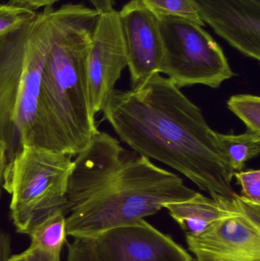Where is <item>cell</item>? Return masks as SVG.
Masks as SVG:
<instances>
[{
  "instance_id": "cell-1",
  "label": "cell",
  "mask_w": 260,
  "mask_h": 261,
  "mask_svg": "<svg viewBox=\"0 0 260 261\" xmlns=\"http://www.w3.org/2000/svg\"><path fill=\"white\" fill-rule=\"evenodd\" d=\"M104 118L142 156L175 169L214 199H234V170L201 109L155 73L131 90H114Z\"/></svg>"
},
{
  "instance_id": "cell-2",
  "label": "cell",
  "mask_w": 260,
  "mask_h": 261,
  "mask_svg": "<svg viewBox=\"0 0 260 261\" xmlns=\"http://www.w3.org/2000/svg\"><path fill=\"white\" fill-rule=\"evenodd\" d=\"M66 193L67 236L92 239L187 200L196 191L178 175L98 132L73 161Z\"/></svg>"
},
{
  "instance_id": "cell-3",
  "label": "cell",
  "mask_w": 260,
  "mask_h": 261,
  "mask_svg": "<svg viewBox=\"0 0 260 261\" xmlns=\"http://www.w3.org/2000/svg\"><path fill=\"white\" fill-rule=\"evenodd\" d=\"M67 4L52 12V42L41 73L39 109L50 150L77 155L99 132L90 102L88 57L99 17Z\"/></svg>"
},
{
  "instance_id": "cell-4",
  "label": "cell",
  "mask_w": 260,
  "mask_h": 261,
  "mask_svg": "<svg viewBox=\"0 0 260 261\" xmlns=\"http://www.w3.org/2000/svg\"><path fill=\"white\" fill-rule=\"evenodd\" d=\"M73 164L71 155L27 146L6 164L3 188L12 196L10 215L18 232L27 234L56 210L65 213Z\"/></svg>"
},
{
  "instance_id": "cell-5",
  "label": "cell",
  "mask_w": 260,
  "mask_h": 261,
  "mask_svg": "<svg viewBox=\"0 0 260 261\" xmlns=\"http://www.w3.org/2000/svg\"><path fill=\"white\" fill-rule=\"evenodd\" d=\"M163 56L158 73L167 75L179 88L194 85L218 89L235 76L221 46L186 18H158Z\"/></svg>"
},
{
  "instance_id": "cell-6",
  "label": "cell",
  "mask_w": 260,
  "mask_h": 261,
  "mask_svg": "<svg viewBox=\"0 0 260 261\" xmlns=\"http://www.w3.org/2000/svg\"><path fill=\"white\" fill-rule=\"evenodd\" d=\"M240 210L195 236H186L197 261H260V204L238 196Z\"/></svg>"
},
{
  "instance_id": "cell-7",
  "label": "cell",
  "mask_w": 260,
  "mask_h": 261,
  "mask_svg": "<svg viewBox=\"0 0 260 261\" xmlns=\"http://www.w3.org/2000/svg\"><path fill=\"white\" fill-rule=\"evenodd\" d=\"M52 7L37 14L27 39L15 114V129L21 147L50 150L40 116L41 73L52 42Z\"/></svg>"
},
{
  "instance_id": "cell-8",
  "label": "cell",
  "mask_w": 260,
  "mask_h": 261,
  "mask_svg": "<svg viewBox=\"0 0 260 261\" xmlns=\"http://www.w3.org/2000/svg\"><path fill=\"white\" fill-rule=\"evenodd\" d=\"M126 67L128 55L119 12L99 13L88 57L89 90L95 116L103 111Z\"/></svg>"
},
{
  "instance_id": "cell-9",
  "label": "cell",
  "mask_w": 260,
  "mask_h": 261,
  "mask_svg": "<svg viewBox=\"0 0 260 261\" xmlns=\"http://www.w3.org/2000/svg\"><path fill=\"white\" fill-rule=\"evenodd\" d=\"M100 261H184L185 248L143 219L90 239Z\"/></svg>"
},
{
  "instance_id": "cell-10",
  "label": "cell",
  "mask_w": 260,
  "mask_h": 261,
  "mask_svg": "<svg viewBox=\"0 0 260 261\" xmlns=\"http://www.w3.org/2000/svg\"><path fill=\"white\" fill-rule=\"evenodd\" d=\"M35 19L0 36V140L4 143L6 164L23 149L15 129V114L26 44Z\"/></svg>"
},
{
  "instance_id": "cell-11",
  "label": "cell",
  "mask_w": 260,
  "mask_h": 261,
  "mask_svg": "<svg viewBox=\"0 0 260 261\" xmlns=\"http://www.w3.org/2000/svg\"><path fill=\"white\" fill-rule=\"evenodd\" d=\"M198 16L232 47L260 60V0H192Z\"/></svg>"
},
{
  "instance_id": "cell-12",
  "label": "cell",
  "mask_w": 260,
  "mask_h": 261,
  "mask_svg": "<svg viewBox=\"0 0 260 261\" xmlns=\"http://www.w3.org/2000/svg\"><path fill=\"white\" fill-rule=\"evenodd\" d=\"M119 13L134 87L158 73L163 56L158 18L139 0H131Z\"/></svg>"
},
{
  "instance_id": "cell-13",
  "label": "cell",
  "mask_w": 260,
  "mask_h": 261,
  "mask_svg": "<svg viewBox=\"0 0 260 261\" xmlns=\"http://www.w3.org/2000/svg\"><path fill=\"white\" fill-rule=\"evenodd\" d=\"M238 194L234 199H214L196 192L187 200L166 204L164 208L177 222L186 236H195L212 223L240 210Z\"/></svg>"
},
{
  "instance_id": "cell-14",
  "label": "cell",
  "mask_w": 260,
  "mask_h": 261,
  "mask_svg": "<svg viewBox=\"0 0 260 261\" xmlns=\"http://www.w3.org/2000/svg\"><path fill=\"white\" fill-rule=\"evenodd\" d=\"M220 150L227 158L234 171H241L246 163L259 154L260 134L249 132L241 135L221 134L213 130Z\"/></svg>"
},
{
  "instance_id": "cell-15",
  "label": "cell",
  "mask_w": 260,
  "mask_h": 261,
  "mask_svg": "<svg viewBox=\"0 0 260 261\" xmlns=\"http://www.w3.org/2000/svg\"><path fill=\"white\" fill-rule=\"evenodd\" d=\"M27 234L32 240L30 246L61 254L67 236L64 210H56L46 216L35 224Z\"/></svg>"
},
{
  "instance_id": "cell-16",
  "label": "cell",
  "mask_w": 260,
  "mask_h": 261,
  "mask_svg": "<svg viewBox=\"0 0 260 261\" xmlns=\"http://www.w3.org/2000/svg\"><path fill=\"white\" fill-rule=\"evenodd\" d=\"M157 18L175 16L186 18L201 26L205 23L198 16L192 0H139Z\"/></svg>"
},
{
  "instance_id": "cell-17",
  "label": "cell",
  "mask_w": 260,
  "mask_h": 261,
  "mask_svg": "<svg viewBox=\"0 0 260 261\" xmlns=\"http://www.w3.org/2000/svg\"><path fill=\"white\" fill-rule=\"evenodd\" d=\"M229 110L247 126V130L260 134V98L251 94L232 96L227 101Z\"/></svg>"
},
{
  "instance_id": "cell-18",
  "label": "cell",
  "mask_w": 260,
  "mask_h": 261,
  "mask_svg": "<svg viewBox=\"0 0 260 261\" xmlns=\"http://www.w3.org/2000/svg\"><path fill=\"white\" fill-rule=\"evenodd\" d=\"M37 14L33 9L13 3L0 5V36L33 21Z\"/></svg>"
},
{
  "instance_id": "cell-19",
  "label": "cell",
  "mask_w": 260,
  "mask_h": 261,
  "mask_svg": "<svg viewBox=\"0 0 260 261\" xmlns=\"http://www.w3.org/2000/svg\"><path fill=\"white\" fill-rule=\"evenodd\" d=\"M237 184L241 187V196L260 204V170H241L234 172Z\"/></svg>"
},
{
  "instance_id": "cell-20",
  "label": "cell",
  "mask_w": 260,
  "mask_h": 261,
  "mask_svg": "<svg viewBox=\"0 0 260 261\" xmlns=\"http://www.w3.org/2000/svg\"><path fill=\"white\" fill-rule=\"evenodd\" d=\"M67 261H100L90 239H74L67 244Z\"/></svg>"
},
{
  "instance_id": "cell-21",
  "label": "cell",
  "mask_w": 260,
  "mask_h": 261,
  "mask_svg": "<svg viewBox=\"0 0 260 261\" xmlns=\"http://www.w3.org/2000/svg\"><path fill=\"white\" fill-rule=\"evenodd\" d=\"M25 261H61V254L30 246L22 253Z\"/></svg>"
},
{
  "instance_id": "cell-22",
  "label": "cell",
  "mask_w": 260,
  "mask_h": 261,
  "mask_svg": "<svg viewBox=\"0 0 260 261\" xmlns=\"http://www.w3.org/2000/svg\"><path fill=\"white\" fill-rule=\"evenodd\" d=\"M56 2H58V0H10L11 3L24 6L33 10L42 7H52Z\"/></svg>"
},
{
  "instance_id": "cell-23",
  "label": "cell",
  "mask_w": 260,
  "mask_h": 261,
  "mask_svg": "<svg viewBox=\"0 0 260 261\" xmlns=\"http://www.w3.org/2000/svg\"><path fill=\"white\" fill-rule=\"evenodd\" d=\"M10 256V236L0 230V261H8Z\"/></svg>"
},
{
  "instance_id": "cell-24",
  "label": "cell",
  "mask_w": 260,
  "mask_h": 261,
  "mask_svg": "<svg viewBox=\"0 0 260 261\" xmlns=\"http://www.w3.org/2000/svg\"><path fill=\"white\" fill-rule=\"evenodd\" d=\"M94 6L95 9L99 13L109 12L112 10L114 6V0H90Z\"/></svg>"
},
{
  "instance_id": "cell-25",
  "label": "cell",
  "mask_w": 260,
  "mask_h": 261,
  "mask_svg": "<svg viewBox=\"0 0 260 261\" xmlns=\"http://www.w3.org/2000/svg\"><path fill=\"white\" fill-rule=\"evenodd\" d=\"M6 165V153L5 148L0 150V196L2 194V189L3 187V173Z\"/></svg>"
},
{
  "instance_id": "cell-26",
  "label": "cell",
  "mask_w": 260,
  "mask_h": 261,
  "mask_svg": "<svg viewBox=\"0 0 260 261\" xmlns=\"http://www.w3.org/2000/svg\"><path fill=\"white\" fill-rule=\"evenodd\" d=\"M8 261H25V260H24V255L21 253V254H17V255L10 256Z\"/></svg>"
},
{
  "instance_id": "cell-27",
  "label": "cell",
  "mask_w": 260,
  "mask_h": 261,
  "mask_svg": "<svg viewBox=\"0 0 260 261\" xmlns=\"http://www.w3.org/2000/svg\"><path fill=\"white\" fill-rule=\"evenodd\" d=\"M5 148V145L4 143L3 142V141L0 140V150H2V149Z\"/></svg>"
},
{
  "instance_id": "cell-28",
  "label": "cell",
  "mask_w": 260,
  "mask_h": 261,
  "mask_svg": "<svg viewBox=\"0 0 260 261\" xmlns=\"http://www.w3.org/2000/svg\"><path fill=\"white\" fill-rule=\"evenodd\" d=\"M184 261H194L193 260V259H192V257H187V258L186 259H185Z\"/></svg>"
}]
</instances>
